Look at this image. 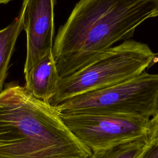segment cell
Returning <instances> with one entry per match:
<instances>
[{"mask_svg":"<svg viewBox=\"0 0 158 158\" xmlns=\"http://www.w3.org/2000/svg\"><path fill=\"white\" fill-rule=\"evenodd\" d=\"M23 10L22 6L17 17L7 27L0 30V93L3 89L17 40L23 29Z\"/></svg>","mask_w":158,"mask_h":158,"instance_id":"obj_8","label":"cell"},{"mask_svg":"<svg viewBox=\"0 0 158 158\" xmlns=\"http://www.w3.org/2000/svg\"><path fill=\"white\" fill-rule=\"evenodd\" d=\"M158 139V112L149 120V133L146 141L147 146Z\"/></svg>","mask_w":158,"mask_h":158,"instance_id":"obj_10","label":"cell"},{"mask_svg":"<svg viewBox=\"0 0 158 158\" xmlns=\"http://www.w3.org/2000/svg\"><path fill=\"white\" fill-rule=\"evenodd\" d=\"M158 17V9L155 10L151 14V17Z\"/></svg>","mask_w":158,"mask_h":158,"instance_id":"obj_12","label":"cell"},{"mask_svg":"<svg viewBox=\"0 0 158 158\" xmlns=\"http://www.w3.org/2000/svg\"><path fill=\"white\" fill-rule=\"evenodd\" d=\"M59 115L73 135L91 152L138 139L146 141L149 133V120L91 113L59 114Z\"/></svg>","mask_w":158,"mask_h":158,"instance_id":"obj_5","label":"cell"},{"mask_svg":"<svg viewBox=\"0 0 158 158\" xmlns=\"http://www.w3.org/2000/svg\"><path fill=\"white\" fill-rule=\"evenodd\" d=\"M49 103L18 85L0 93V158H89Z\"/></svg>","mask_w":158,"mask_h":158,"instance_id":"obj_2","label":"cell"},{"mask_svg":"<svg viewBox=\"0 0 158 158\" xmlns=\"http://www.w3.org/2000/svg\"><path fill=\"white\" fill-rule=\"evenodd\" d=\"M139 158H158V139L146 146Z\"/></svg>","mask_w":158,"mask_h":158,"instance_id":"obj_11","label":"cell"},{"mask_svg":"<svg viewBox=\"0 0 158 158\" xmlns=\"http://www.w3.org/2000/svg\"><path fill=\"white\" fill-rule=\"evenodd\" d=\"M56 0H23V28L27 34L24 73L48 53L54 43V9Z\"/></svg>","mask_w":158,"mask_h":158,"instance_id":"obj_6","label":"cell"},{"mask_svg":"<svg viewBox=\"0 0 158 158\" xmlns=\"http://www.w3.org/2000/svg\"><path fill=\"white\" fill-rule=\"evenodd\" d=\"M146 146L144 139H138L109 149L92 152L89 158H139Z\"/></svg>","mask_w":158,"mask_h":158,"instance_id":"obj_9","label":"cell"},{"mask_svg":"<svg viewBox=\"0 0 158 158\" xmlns=\"http://www.w3.org/2000/svg\"><path fill=\"white\" fill-rule=\"evenodd\" d=\"M25 78L26 90L36 99L49 104L60 79L52 51L25 73Z\"/></svg>","mask_w":158,"mask_h":158,"instance_id":"obj_7","label":"cell"},{"mask_svg":"<svg viewBox=\"0 0 158 158\" xmlns=\"http://www.w3.org/2000/svg\"><path fill=\"white\" fill-rule=\"evenodd\" d=\"M11 0H0V4H6Z\"/></svg>","mask_w":158,"mask_h":158,"instance_id":"obj_13","label":"cell"},{"mask_svg":"<svg viewBox=\"0 0 158 158\" xmlns=\"http://www.w3.org/2000/svg\"><path fill=\"white\" fill-rule=\"evenodd\" d=\"M158 9V0H80L55 38L52 52L60 78L128 40Z\"/></svg>","mask_w":158,"mask_h":158,"instance_id":"obj_1","label":"cell"},{"mask_svg":"<svg viewBox=\"0 0 158 158\" xmlns=\"http://www.w3.org/2000/svg\"><path fill=\"white\" fill-rule=\"evenodd\" d=\"M157 60L148 44L125 40L81 70L60 78L49 104L55 107L77 95L128 80L146 72Z\"/></svg>","mask_w":158,"mask_h":158,"instance_id":"obj_3","label":"cell"},{"mask_svg":"<svg viewBox=\"0 0 158 158\" xmlns=\"http://www.w3.org/2000/svg\"><path fill=\"white\" fill-rule=\"evenodd\" d=\"M158 74L146 72L128 80L86 92L55 106L59 114H103L149 120L158 111Z\"/></svg>","mask_w":158,"mask_h":158,"instance_id":"obj_4","label":"cell"},{"mask_svg":"<svg viewBox=\"0 0 158 158\" xmlns=\"http://www.w3.org/2000/svg\"><path fill=\"white\" fill-rule=\"evenodd\" d=\"M157 107H158V104H157ZM158 112V111H157Z\"/></svg>","mask_w":158,"mask_h":158,"instance_id":"obj_14","label":"cell"}]
</instances>
